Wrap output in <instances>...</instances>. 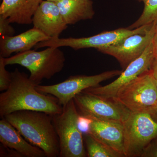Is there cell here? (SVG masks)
<instances>
[{"label":"cell","instance_id":"cell-1","mask_svg":"<svg viewBox=\"0 0 157 157\" xmlns=\"http://www.w3.org/2000/svg\"><path fill=\"white\" fill-rule=\"evenodd\" d=\"M11 73L8 89L0 94V116L20 110L46 113L51 115L61 113L63 107L54 96L42 94L25 73L16 68Z\"/></svg>","mask_w":157,"mask_h":157},{"label":"cell","instance_id":"cell-2","mask_svg":"<svg viewBox=\"0 0 157 157\" xmlns=\"http://www.w3.org/2000/svg\"><path fill=\"white\" fill-rule=\"evenodd\" d=\"M3 118L28 142L43 150L46 157H59V142L52 116L41 111L25 110L12 113Z\"/></svg>","mask_w":157,"mask_h":157},{"label":"cell","instance_id":"cell-3","mask_svg":"<svg viewBox=\"0 0 157 157\" xmlns=\"http://www.w3.org/2000/svg\"><path fill=\"white\" fill-rule=\"evenodd\" d=\"M7 65H19L29 70L30 79L37 85L43 79H49L61 72L66 57L59 48L48 47L41 51L30 50L4 59Z\"/></svg>","mask_w":157,"mask_h":157},{"label":"cell","instance_id":"cell-4","mask_svg":"<svg viewBox=\"0 0 157 157\" xmlns=\"http://www.w3.org/2000/svg\"><path fill=\"white\" fill-rule=\"evenodd\" d=\"M52 116L59 142V157L87 156L83 133L79 126L80 115L73 99L63 107L61 113Z\"/></svg>","mask_w":157,"mask_h":157},{"label":"cell","instance_id":"cell-5","mask_svg":"<svg viewBox=\"0 0 157 157\" xmlns=\"http://www.w3.org/2000/svg\"><path fill=\"white\" fill-rule=\"evenodd\" d=\"M131 112L154 115L157 109L156 82L151 69L142 73L112 98Z\"/></svg>","mask_w":157,"mask_h":157},{"label":"cell","instance_id":"cell-6","mask_svg":"<svg viewBox=\"0 0 157 157\" xmlns=\"http://www.w3.org/2000/svg\"><path fill=\"white\" fill-rule=\"evenodd\" d=\"M123 124L125 156L141 157L147 147L157 136V122L150 114L131 112Z\"/></svg>","mask_w":157,"mask_h":157},{"label":"cell","instance_id":"cell-7","mask_svg":"<svg viewBox=\"0 0 157 157\" xmlns=\"http://www.w3.org/2000/svg\"><path fill=\"white\" fill-rule=\"evenodd\" d=\"M152 24L142 26L135 29L120 28L114 30L102 32L94 36L84 38H56L48 41L39 42L35 46L36 49L44 47L59 48L69 47L75 50L82 48H95L98 49L102 47L115 45L125 38L134 34L146 33Z\"/></svg>","mask_w":157,"mask_h":157},{"label":"cell","instance_id":"cell-8","mask_svg":"<svg viewBox=\"0 0 157 157\" xmlns=\"http://www.w3.org/2000/svg\"><path fill=\"white\" fill-rule=\"evenodd\" d=\"M73 101L79 115L88 118L124 123L131 112L113 99H104L85 91Z\"/></svg>","mask_w":157,"mask_h":157},{"label":"cell","instance_id":"cell-9","mask_svg":"<svg viewBox=\"0 0 157 157\" xmlns=\"http://www.w3.org/2000/svg\"><path fill=\"white\" fill-rule=\"evenodd\" d=\"M123 70L106 71L93 76H71L64 81L51 85H38L36 89L42 94H50L58 99L59 104L64 107L79 93L89 88L99 86L102 82L120 76Z\"/></svg>","mask_w":157,"mask_h":157},{"label":"cell","instance_id":"cell-10","mask_svg":"<svg viewBox=\"0 0 157 157\" xmlns=\"http://www.w3.org/2000/svg\"><path fill=\"white\" fill-rule=\"evenodd\" d=\"M154 59L151 41L143 54L132 62L117 79L104 86L89 88L83 91L104 99H112L123 87L142 73L150 70Z\"/></svg>","mask_w":157,"mask_h":157},{"label":"cell","instance_id":"cell-11","mask_svg":"<svg viewBox=\"0 0 157 157\" xmlns=\"http://www.w3.org/2000/svg\"><path fill=\"white\" fill-rule=\"evenodd\" d=\"M157 21L145 34H134L115 45L97 49L102 53L114 57L124 70L132 62L143 54L152 40Z\"/></svg>","mask_w":157,"mask_h":157},{"label":"cell","instance_id":"cell-12","mask_svg":"<svg viewBox=\"0 0 157 157\" xmlns=\"http://www.w3.org/2000/svg\"><path fill=\"white\" fill-rule=\"evenodd\" d=\"M34 28L51 39L59 38L67 28L58 6L55 2L43 0L34 13L32 19Z\"/></svg>","mask_w":157,"mask_h":157},{"label":"cell","instance_id":"cell-13","mask_svg":"<svg viewBox=\"0 0 157 157\" xmlns=\"http://www.w3.org/2000/svg\"><path fill=\"white\" fill-rule=\"evenodd\" d=\"M89 119L87 133L125 157L123 123Z\"/></svg>","mask_w":157,"mask_h":157},{"label":"cell","instance_id":"cell-14","mask_svg":"<svg viewBox=\"0 0 157 157\" xmlns=\"http://www.w3.org/2000/svg\"><path fill=\"white\" fill-rule=\"evenodd\" d=\"M0 142L22 157H46L43 150L28 142L5 118L0 121Z\"/></svg>","mask_w":157,"mask_h":157},{"label":"cell","instance_id":"cell-15","mask_svg":"<svg viewBox=\"0 0 157 157\" xmlns=\"http://www.w3.org/2000/svg\"><path fill=\"white\" fill-rule=\"evenodd\" d=\"M50 39L34 27L17 36L0 37V56L6 58L11 54L31 50L39 42Z\"/></svg>","mask_w":157,"mask_h":157},{"label":"cell","instance_id":"cell-16","mask_svg":"<svg viewBox=\"0 0 157 157\" xmlns=\"http://www.w3.org/2000/svg\"><path fill=\"white\" fill-rule=\"evenodd\" d=\"M43 0H2L0 15L8 18L11 23H32L35 12Z\"/></svg>","mask_w":157,"mask_h":157},{"label":"cell","instance_id":"cell-17","mask_svg":"<svg viewBox=\"0 0 157 157\" xmlns=\"http://www.w3.org/2000/svg\"><path fill=\"white\" fill-rule=\"evenodd\" d=\"M56 3L68 25L80 21L92 19L94 15L92 0H59Z\"/></svg>","mask_w":157,"mask_h":157},{"label":"cell","instance_id":"cell-18","mask_svg":"<svg viewBox=\"0 0 157 157\" xmlns=\"http://www.w3.org/2000/svg\"><path fill=\"white\" fill-rule=\"evenodd\" d=\"M86 147L87 156L89 157H124L106 144L99 141L89 133L83 134Z\"/></svg>","mask_w":157,"mask_h":157},{"label":"cell","instance_id":"cell-19","mask_svg":"<svg viewBox=\"0 0 157 157\" xmlns=\"http://www.w3.org/2000/svg\"><path fill=\"white\" fill-rule=\"evenodd\" d=\"M142 2L144 8L138 19L128 28L135 29L142 26L152 24L157 21V0H138Z\"/></svg>","mask_w":157,"mask_h":157},{"label":"cell","instance_id":"cell-20","mask_svg":"<svg viewBox=\"0 0 157 157\" xmlns=\"http://www.w3.org/2000/svg\"><path fill=\"white\" fill-rule=\"evenodd\" d=\"M5 58L0 56V91L8 89L11 81V73L6 69Z\"/></svg>","mask_w":157,"mask_h":157},{"label":"cell","instance_id":"cell-21","mask_svg":"<svg viewBox=\"0 0 157 157\" xmlns=\"http://www.w3.org/2000/svg\"><path fill=\"white\" fill-rule=\"evenodd\" d=\"M8 18L0 15V37L13 36L15 31Z\"/></svg>","mask_w":157,"mask_h":157},{"label":"cell","instance_id":"cell-22","mask_svg":"<svg viewBox=\"0 0 157 157\" xmlns=\"http://www.w3.org/2000/svg\"><path fill=\"white\" fill-rule=\"evenodd\" d=\"M141 157H157V136L147 147Z\"/></svg>","mask_w":157,"mask_h":157},{"label":"cell","instance_id":"cell-23","mask_svg":"<svg viewBox=\"0 0 157 157\" xmlns=\"http://www.w3.org/2000/svg\"><path fill=\"white\" fill-rule=\"evenodd\" d=\"M151 69L152 70L153 74V76H154L155 80L156 82V85L157 88V60L154 59L153 63L151 67ZM154 120L157 122V109L155 112L154 115L152 117Z\"/></svg>","mask_w":157,"mask_h":157},{"label":"cell","instance_id":"cell-24","mask_svg":"<svg viewBox=\"0 0 157 157\" xmlns=\"http://www.w3.org/2000/svg\"><path fill=\"white\" fill-rule=\"evenodd\" d=\"M152 44L155 59L157 60V21L156 24L154 35L152 40Z\"/></svg>","mask_w":157,"mask_h":157},{"label":"cell","instance_id":"cell-25","mask_svg":"<svg viewBox=\"0 0 157 157\" xmlns=\"http://www.w3.org/2000/svg\"><path fill=\"white\" fill-rule=\"evenodd\" d=\"M47 1H51V2H58L59 0H47Z\"/></svg>","mask_w":157,"mask_h":157}]
</instances>
